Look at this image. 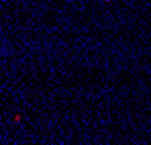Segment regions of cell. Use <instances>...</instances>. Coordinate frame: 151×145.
Segmentation results:
<instances>
[{"instance_id": "obj_1", "label": "cell", "mask_w": 151, "mask_h": 145, "mask_svg": "<svg viewBox=\"0 0 151 145\" xmlns=\"http://www.w3.org/2000/svg\"><path fill=\"white\" fill-rule=\"evenodd\" d=\"M12 121H14V123H21V121H23V117H21V115H14V117H12Z\"/></svg>"}]
</instances>
